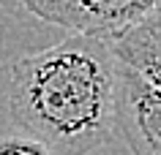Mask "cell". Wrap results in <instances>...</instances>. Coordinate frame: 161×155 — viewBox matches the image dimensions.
Wrapping results in <instances>:
<instances>
[{
    "instance_id": "obj_6",
    "label": "cell",
    "mask_w": 161,
    "mask_h": 155,
    "mask_svg": "<svg viewBox=\"0 0 161 155\" xmlns=\"http://www.w3.org/2000/svg\"><path fill=\"white\" fill-rule=\"evenodd\" d=\"M126 30H131V33H134L136 38H142L145 44H150V46L161 49V6H156L147 17H142L136 25L126 27Z\"/></svg>"
},
{
    "instance_id": "obj_3",
    "label": "cell",
    "mask_w": 161,
    "mask_h": 155,
    "mask_svg": "<svg viewBox=\"0 0 161 155\" xmlns=\"http://www.w3.org/2000/svg\"><path fill=\"white\" fill-rule=\"evenodd\" d=\"M33 17L55 27L107 38L147 17L158 0H19Z\"/></svg>"
},
{
    "instance_id": "obj_2",
    "label": "cell",
    "mask_w": 161,
    "mask_h": 155,
    "mask_svg": "<svg viewBox=\"0 0 161 155\" xmlns=\"http://www.w3.org/2000/svg\"><path fill=\"white\" fill-rule=\"evenodd\" d=\"M115 136L131 155H161V87L118 60Z\"/></svg>"
},
{
    "instance_id": "obj_4",
    "label": "cell",
    "mask_w": 161,
    "mask_h": 155,
    "mask_svg": "<svg viewBox=\"0 0 161 155\" xmlns=\"http://www.w3.org/2000/svg\"><path fill=\"white\" fill-rule=\"evenodd\" d=\"M112 54L120 63L131 65L134 71H139L147 82H153L156 87H161V49L145 44L142 38H136L131 30H120V33L107 35Z\"/></svg>"
},
{
    "instance_id": "obj_1",
    "label": "cell",
    "mask_w": 161,
    "mask_h": 155,
    "mask_svg": "<svg viewBox=\"0 0 161 155\" xmlns=\"http://www.w3.org/2000/svg\"><path fill=\"white\" fill-rule=\"evenodd\" d=\"M118 57L107 38L71 33L8 71V109L58 155H90L115 136Z\"/></svg>"
},
{
    "instance_id": "obj_7",
    "label": "cell",
    "mask_w": 161,
    "mask_h": 155,
    "mask_svg": "<svg viewBox=\"0 0 161 155\" xmlns=\"http://www.w3.org/2000/svg\"><path fill=\"white\" fill-rule=\"evenodd\" d=\"M158 6H161V0H158Z\"/></svg>"
},
{
    "instance_id": "obj_5",
    "label": "cell",
    "mask_w": 161,
    "mask_h": 155,
    "mask_svg": "<svg viewBox=\"0 0 161 155\" xmlns=\"http://www.w3.org/2000/svg\"><path fill=\"white\" fill-rule=\"evenodd\" d=\"M0 155H58L44 139L33 133H14V136H0Z\"/></svg>"
}]
</instances>
